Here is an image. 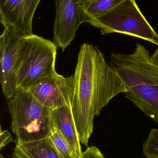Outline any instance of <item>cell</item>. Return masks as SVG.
I'll return each mask as SVG.
<instances>
[{
	"label": "cell",
	"instance_id": "1",
	"mask_svg": "<svg viewBox=\"0 0 158 158\" xmlns=\"http://www.w3.org/2000/svg\"><path fill=\"white\" fill-rule=\"evenodd\" d=\"M74 78L71 110L80 142L88 147L95 117L126 88L99 48L88 44L81 46Z\"/></svg>",
	"mask_w": 158,
	"mask_h": 158
},
{
	"label": "cell",
	"instance_id": "2",
	"mask_svg": "<svg viewBox=\"0 0 158 158\" xmlns=\"http://www.w3.org/2000/svg\"><path fill=\"white\" fill-rule=\"evenodd\" d=\"M109 64L124 84L125 96L158 123V66L149 51L137 43L131 54H111Z\"/></svg>",
	"mask_w": 158,
	"mask_h": 158
},
{
	"label": "cell",
	"instance_id": "3",
	"mask_svg": "<svg viewBox=\"0 0 158 158\" xmlns=\"http://www.w3.org/2000/svg\"><path fill=\"white\" fill-rule=\"evenodd\" d=\"M11 129L16 144L48 138L54 129L52 110L41 104L28 92L18 89L8 98Z\"/></svg>",
	"mask_w": 158,
	"mask_h": 158
},
{
	"label": "cell",
	"instance_id": "4",
	"mask_svg": "<svg viewBox=\"0 0 158 158\" xmlns=\"http://www.w3.org/2000/svg\"><path fill=\"white\" fill-rule=\"evenodd\" d=\"M57 46L42 37H25L20 49L18 89L28 91L35 84L57 74Z\"/></svg>",
	"mask_w": 158,
	"mask_h": 158
},
{
	"label": "cell",
	"instance_id": "5",
	"mask_svg": "<svg viewBox=\"0 0 158 158\" xmlns=\"http://www.w3.org/2000/svg\"><path fill=\"white\" fill-rule=\"evenodd\" d=\"M89 23L100 28L103 35L122 33L158 46L157 33L141 13L135 0H126L92 19Z\"/></svg>",
	"mask_w": 158,
	"mask_h": 158
},
{
	"label": "cell",
	"instance_id": "6",
	"mask_svg": "<svg viewBox=\"0 0 158 158\" xmlns=\"http://www.w3.org/2000/svg\"><path fill=\"white\" fill-rule=\"evenodd\" d=\"M24 38L11 27L4 28L0 37V82L7 99L18 90L20 49Z\"/></svg>",
	"mask_w": 158,
	"mask_h": 158
},
{
	"label": "cell",
	"instance_id": "7",
	"mask_svg": "<svg viewBox=\"0 0 158 158\" xmlns=\"http://www.w3.org/2000/svg\"><path fill=\"white\" fill-rule=\"evenodd\" d=\"M74 91V76L66 78L58 74L41 80L28 92L39 102L52 110L71 107Z\"/></svg>",
	"mask_w": 158,
	"mask_h": 158
},
{
	"label": "cell",
	"instance_id": "8",
	"mask_svg": "<svg viewBox=\"0 0 158 158\" xmlns=\"http://www.w3.org/2000/svg\"><path fill=\"white\" fill-rule=\"evenodd\" d=\"M79 0H55L53 43L63 52L74 40L76 32L84 23L78 7Z\"/></svg>",
	"mask_w": 158,
	"mask_h": 158
},
{
	"label": "cell",
	"instance_id": "9",
	"mask_svg": "<svg viewBox=\"0 0 158 158\" xmlns=\"http://www.w3.org/2000/svg\"><path fill=\"white\" fill-rule=\"evenodd\" d=\"M41 0H0V22L11 27L23 37L33 35L32 22Z\"/></svg>",
	"mask_w": 158,
	"mask_h": 158
},
{
	"label": "cell",
	"instance_id": "10",
	"mask_svg": "<svg viewBox=\"0 0 158 158\" xmlns=\"http://www.w3.org/2000/svg\"><path fill=\"white\" fill-rule=\"evenodd\" d=\"M54 127L61 132L68 142L77 158H81L83 152L71 107L64 106L52 110Z\"/></svg>",
	"mask_w": 158,
	"mask_h": 158
},
{
	"label": "cell",
	"instance_id": "11",
	"mask_svg": "<svg viewBox=\"0 0 158 158\" xmlns=\"http://www.w3.org/2000/svg\"><path fill=\"white\" fill-rule=\"evenodd\" d=\"M13 158H62L50 138L16 144Z\"/></svg>",
	"mask_w": 158,
	"mask_h": 158
},
{
	"label": "cell",
	"instance_id": "12",
	"mask_svg": "<svg viewBox=\"0 0 158 158\" xmlns=\"http://www.w3.org/2000/svg\"><path fill=\"white\" fill-rule=\"evenodd\" d=\"M126 0H79L78 6L84 23L101 15Z\"/></svg>",
	"mask_w": 158,
	"mask_h": 158
},
{
	"label": "cell",
	"instance_id": "13",
	"mask_svg": "<svg viewBox=\"0 0 158 158\" xmlns=\"http://www.w3.org/2000/svg\"><path fill=\"white\" fill-rule=\"evenodd\" d=\"M49 138L61 157L77 158L68 142L60 131L54 128Z\"/></svg>",
	"mask_w": 158,
	"mask_h": 158
},
{
	"label": "cell",
	"instance_id": "14",
	"mask_svg": "<svg viewBox=\"0 0 158 158\" xmlns=\"http://www.w3.org/2000/svg\"><path fill=\"white\" fill-rule=\"evenodd\" d=\"M143 151L147 158H158V129H151L143 144Z\"/></svg>",
	"mask_w": 158,
	"mask_h": 158
},
{
	"label": "cell",
	"instance_id": "15",
	"mask_svg": "<svg viewBox=\"0 0 158 158\" xmlns=\"http://www.w3.org/2000/svg\"><path fill=\"white\" fill-rule=\"evenodd\" d=\"M81 158H105L102 152L96 147L87 148L85 151L83 152Z\"/></svg>",
	"mask_w": 158,
	"mask_h": 158
},
{
	"label": "cell",
	"instance_id": "16",
	"mask_svg": "<svg viewBox=\"0 0 158 158\" xmlns=\"http://www.w3.org/2000/svg\"><path fill=\"white\" fill-rule=\"evenodd\" d=\"M14 142L12 135L7 130L2 131L1 128L0 133V150H2L6 146L11 142Z\"/></svg>",
	"mask_w": 158,
	"mask_h": 158
},
{
	"label": "cell",
	"instance_id": "17",
	"mask_svg": "<svg viewBox=\"0 0 158 158\" xmlns=\"http://www.w3.org/2000/svg\"><path fill=\"white\" fill-rule=\"evenodd\" d=\"M151 60L155 64L158 66V48L151 56Z\"/></svg>",
	"mask_w": 158,
	"mask_h": 158
},
{
	"label": "cell",
	"instance_id": "18",
	"mask_svg": "<svg viewBox=\"0 0 158 158\" xmlns=\"http://www.w3.org/2000/svg\"><path fill=\"white\" fill-rule=\"evenodd\" d=\"M0 158H4V157L1 154V156H0Z\"/></svg>",
	"mask_w": 158,
	"mask_h": 158
}]
</instances>
